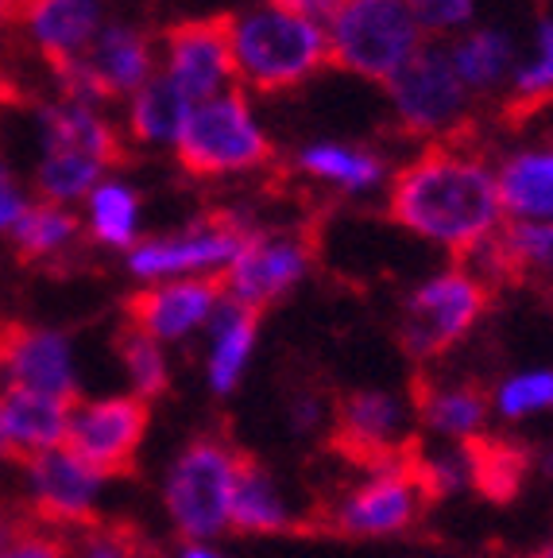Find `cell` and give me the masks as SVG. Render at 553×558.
<instances>
[{"label":"cell","mask_w":553,"mask_h":558,"mask_svg":"<svg viewBox=\"0 0 553 558\" xmlns=\"http://www.w3.org/2000/svg\"><path fill=\"white\" fill-rule=\"evenodd\" d=\"M171 558H229L217 543H186L179 539V547L171 550Z\"/></svg>","instance_id":"ee69618b"},{"label":"cell","mask_w":553,"mask_h":558,"mask_svg":"<svg viewBox=\"0 0 553 558\" xmlns=\"http://www.w3.org/2000/svg\"><path fill=\"white\" fill-rule=\"evenodd\" d=\"M251 226L233 214H213L186 229L163 236H144L128 248V276L139 283H167V279H221Z\"/></svg>","instance_id":"ba28073f"},{"label":"cell","mask_w":553,"mask_h":558,"mask_svg":"<svg viewBox=\"0 0 553 558\" xmlns=\"http://www.w3.org/2000/svg\"><path fill=\"white\" fill-rule=\"evenodd\" d=\"M12 458V450H9V438H4V427H0V465L9 462Z\"/></svg>","instance_id":"bcb514c9"},{"label":"cell","mask_w":553,"mask_h":558,"mask_svg":"<svg viewBox=\"0 0 553 558\" xmlns=\"http://www.w3.org/2000/svg\"><path fill=\"white\" fill-rule=\"evenodd\" d=\"M27 206H32V202H27L20 179L9 171V167L0 163V233H12L16 221L27 214Z\"/></svg>","instance_id":"60d3db41"},{"label":"cell","mask_w":553,"mask_h":558,"mask_svg":"<svg viewBox=\"0 0 553 558\" xmlns=\"http://www.w3.org/2000/svg\"><path fill=\"white\" fill-rule=\"evenodd\" d=\"M460 264L488 291L523 279L553 288V221H507L492 241H484Z\"/></svg>","instance_id":"ac0fdd59"},{"label":"cell","mask_w":553,"mask_h":558,"mask_svg":"<svg viewBox=\"0 0 553 558\" xmlns=\"http://www.w3.org/2000/svg\"><path fill=\"white\" fill-rule=\"evenodd\" d=\"M16 20L54 74L74 66L105 27L101 0H20Z\"/></svg>","instance_id":"d6986e66"},{"label":"cell","mask_w":553,"mask_h":558,"mask_svg":"<svg viewBox=\"0 0 553 558\" xmlns=\"http://www.w3.org/2000/svg\"><path fill=\"white\" fill-rule=\"evenodd\" d=\"M74 403L54 400V396L4 388L0 392V427H4V438H9L12 458L27 462V458H39V453H51L59 446H66Z\"/></svg>","instance_id":"7402d4cb"},{"label":"cell","mask_w":553,"mask_h":558,"mask_svg":"<svg viewBox=\"0 0 553 558\" xmlns=\"http://www.w3.org/2000/svg\"><path fill=\"white\" fill-rule=\"evenodd\" d=\"M314 264V244L306 233L294 229H251L248 241L241 244V253L221 276V291L229 303L248 306V311L263 314L268 306L283 303L306 276Z\"/></svg>","instance_id":"30bf717a"},{"label":"cell","mask_w":553,"mask_h":558,"mask_svg":"<svg viewBox=\"0 0 553 558\" xmlns=\"http://www.w3.org/2000/svg\"><path fill=\"white\" fill-rule=\"evenodd\" d=\"M86 233L105 248H124L139 241V198L128 183L105 179L94 194L86 198Z\"/></svg>","instance_id":"f546056e"},{"label":"cell","mask_w":553,"mask_h":558,"mask_svg":"<svg viewBox=\"0 0 553 558\" xmlns=\"http://www.w3.org/2000/svg\"><path fill=\"white\" fill-rule=\"evenodd\" d=\"M298 171L345 194L376 191L383 183V159L353 144H310L298 151Z\"/></svg>","instance_id":"4316f807"},{"label":"cell","mask_w":553,"mask_h":558,"mask_svg":"<svg viewBox=\"0 0 553 558\" xmlns=\"http://www.w3.org/2000/svg\"><path fill=\"white\" fill-rule=\"evenodd\" d=\"M174 156L182 171L198 179H225V174L260 171L263 163L275 159V148L244 94L229 89V94L194 105L174 140Z\"/></svg>","instance_id":"8992f818"},{"label":"cell","mask_w":553,"mask_h":558,"mask_svg":"<svg viewBox=\"0 0 553 558\" xmlns=\"http://www.w3.org/2000/svg\"><path fill=\"white\" fill-rule=\"evenodd\" d=\"M163 74L191 105L229 94L236 82L229 16L174 24L163 35Z\"/></svg>","instance_id":"2e32d148"},{"label":"cell","mask_w":553,"mask_h":558,"mask_svg":"<svg viewBox=\"0 0 553 558\" xmlns=\"http://www.w3.org/2000/svg\"><path fill=\"white\" fill-rule=\"evenodd\" d=\"M415 400L388 388H356L333 403L329 435L356 465L395 462L415 450Z\"/></svg>","instance_id":"8fae6325"},{"label":"cell","mask_w":553,"mask_h":558,"mask_svg":"<svg viewBox=\"0 0 553 558\" xmlns=\"http://www.w3.org/2000/svg\"><path fill=\"white\" fill-rule=\"evenodd\" d=\"M418 27L433 35H450L472 20V0H407Z\"/></svg>","instance_id":"74e56055"},{"label":"cell","mask_w":553,"mask_h":558,"mask_svg":"<svg viewBox=\"0 0 553 558\" xmlns=\"http://www.w3.org/2000/svg\"><path fill=\"white\" fill-rule=\"evenodd\" d=\"M16 9H20V0H0V35L9 32V24L16 20Z\"/></svg>","instance_id":"f6af8a7d"},{"label":"cell","mask_w":553,"mask_h":558,"mask_svg":"<svg viewBox=\"0 0 553 558\" xmlns=\"http://www.w3.org/2000/svg\"><path fill=\"white\" fill-rule=\"evenodd\" d=\"M426 497L415 470V450L395 462L360 465L353 481L325 508V527L345 539H395L422 520Z\"/></svg>","instance_id":"5b68a950"},{"label":"cell","mask_w":553,"mask_h":558,"mask_svg":"<svg viewBox=\"0 0 553 558\" xmlns=\"http://www.w3.org/2000/svg\"><path fill=\"white\" fill-rule=\"evenodd\" d=\"M256 345H260V314L225 299L206 330V365H201L206 388L217 400H229L241 388L256 357Z\"/></svg>","instance_id":"44dd1931"},{"label":"cell","mask_w":553,"mask_h":558,"mask_svg":"<svg viewBox=\"0 0 553 558\" xmlns=\"http://www.w3.org/2000/svg\"><path fill=\"white\" fill-rule=\"evenodd\" d=\"M545 411H553V368H519L492 388V415L503 423H527Z\"/></svg>","instance_id":"836d02e7"},{"label":"cell","mask_w":553,"mask_h":558,"mask_svg":"<svg viewBox=\"0 0 553 558\" xmlns=\"http://www.w3.org/2000/svg\"><path fill=\"white\" fill-rule=\"evenodd\" d=\"M27 532V523H24V515L16 512V508H9V505H0V550H9L12 543L20 539V535Z\"/></svg>","instance_id":"b9f144b4"},{"label":"cell","mask_w":553,"mask_h":558,"mask_svg":"<svg viewBox=\"0 0 553 558\" xmlns=\"http://www.w3.org/2000/svg\"><path fill=\"white\" fill-rule=\"evenodd\" d=\"M147 427H151V403L136 400L132 392L94 396L78 400L70 411L66 446L101 477L113 481L136 470Z\"/></svg>","instance_id":"7c38bea8"},{"label":"cell","mask_w":553,"mask_h":558,"mask_svg":"<svg viewBox=\"0 0 553 558\" xmlns=\"http://www.w3.org/2000/svg\"><path fill=\"white\" fill-rule=\"evenodd\" d=\"M0 380L16 392H39L70 403L82 400L74 341L51 326L0 323Z\"/></svg>","instance_id":"5bb4252c"},{"label":"cell","mask_w":553,"mask_h":558,"mask_svg":"<svg viewBox=\"0 0 553 558\" xmlns=\"http://www.w3.org/2000/svg\"><path fill=\"white\" fill-rule=\"evenodd\" d=\"M225 303L221 279H167L147 283L128 299V326L156 338L159 345H179L194 333L209 330Z\"/></svg>","instance_id":"e0dca14e"},{"label":"cell","mask_w":553,"mask_h":558,"mask_svg":"<svg viewBox=\"0 0 553 558\" xmlns=\"http://www.w3.org/2000/svg\"><path fill=\"white\" fill-rule=\"evenodd\" d=\"M105 171H109V163L82 156V151H44V159L35 167V191H39V202L74 206V202H86L105 183Z\"/></svg>","instance_id":"4dcf8cb0"},{"label":"cell","mask_w":553,"mask_h":558,"mask_svg":"<svg viewBox=\"0 0 553 558\" xmlns=\"http://www.w3.org/2000/svg\"><path fill=\"white\" fill-rule=\"evenodd\" d=\"M550 97H553V16H545L542 24H538L534 59L515 70V78H511L507 113L527 117V113H534L538 105L550 101Z\"/></svg>","instance_id":"e575fe53"},{"label":"cell","mask_w":553,"mask_h":558,"mask_svg":"<svg viewBox=\"0 0 553 558\" xmlns=\"http://www.w3.org/2000/svg\"><path fill=\"white\" fill-rule=\"evenodd\" d=\"M530 470V458L523 450L507 442H495V438H480L476 442V488L484 497L507 500L515 497V488L523 485Z\"/></svg>","instance_id":"d590c367"},{"label":"cell","mask_w":553,"mask_h":558,"mask_svg":"<svg viewBox=\"0 0 553 558\" xmlns=\"http://www.w3.org/2000/svg\"><path fill=\"white\" fill-rule=\"evenodd\" d=\"M39 129H44V151H82V156H94L109 167L121 163V136L86 101L62 97L59 105H44Z\"/></svg>","instance_id":"d4e9b609"},{"label":"cell","mask_w":553,"mask_h":558,"mask_svg":"<svg viewBox=\"0 0 553 558\" xmlns=\"http://www.w3.org/2000/svg\"><path fill=\"white\" fill-rule=\"evenodd\" d=\"M78 558H147V547L128 532V527H113V523H94L78 535Z\"/></svg>","instance_id":"8d00e7d4"},{"label":"cell","mask_w":553,"mask_h":558,"mask_svg":"<svg viewBox=\"0 0 553 558\" xmlns=\"http://www.w3.org/2000/svg\"><path fill=\"white\" fill-rule=\"evenodd\" d=\"M0 558H70V547L47 527H27L9 550H0Z\"/></svg>","instance_id":"ab89813d"},{"label":"cell","mask_w":553,"mask_h":558,"mask_svg":"<svg viewBox=\"0 0 553 558\" xmlns=\"http://www.w3.org/2000/svg\"><path fill=\"white\" fill-rule=\"evenodd\" d=\"M450 59L468 94H488L515 66V44L500 27H476V32L460 35L457 44L450 47Z\"/></svg>","instance_id":"83f0119b"},{"label":"cell","mask_w":553,"mask_h":558,"mask_svg":"<svg viewBox=\"0 0 553 558\" xmlns=\"http://www.w3.org/2000/svg\"><path fill=\"white\" fill-rule=\"evenodd\" d=\"M116 357H121L128 392L136 400L151 403L171 392V357H167V345H159L156 338H147L136 326H124L116 333Z\"/></svg>","instance_id":"1f68e13d"},{"label":"cell","mask_w":553,"mask_h":558,"mask_svg":"<svg viewBox=\"0 0 553 558\" xmlns=\"http://www.w3.org/2000/svg\"><path fill=\"white\" fill-rule=\"evenodd\" d=\"M329 62L388 86L426 44L407 0H341L325 20Z\"/></svg>","instance_id":"277c9868"},{"label":"cell","mask_w":553,"mask_h":558,"mask_svg":"<svg viewBox=\"0 0 553 558\" xmlns=\"http://www.w3.org/2000/svg\"><path fill=\"white\" fill-rule=\"evenodd\" d=\"M156 78L151 39L132 24H105L74 66L59 70L62 97L94 105L97 97H124Z\"/></svg>","instance_id":"9a60e30c"},{"label":"cell","mask_w":553,"mask_h":558,"mask_svg":"<svg viewBox=\"0 0 553 558\" xmlns=\"http://www.w3.org/2000/svg\"><path fill=\"white\" fill-rule=\"evenodd\" d=\"M194 105L171 86L163 70H159L156 78L139 86L132 94V105H128V132L139 140V144H171L179 140L182 124L191 117Z\"/></svg>","instance_id":"f1b7e54d"},{"label":"cell","mask_w":553,"mask_h":558,"mask_svg":"<svg viewBox=\"0 0 553 558\" xmlns=\"http://www.w3.org/2000/svg\"><path fill=\"white\" fill-rule=\"evenodd\" d=\"M388 214L395 226L453 256H472L503 229V206L495 171L468 148L433 144L388 186Z\"/></svg>","instance_id":"6da1fadb"},{"label":"cell","mask_w":553,"mask_h":558,"mask_svg":"<svg viewBox=\"0 0 553 558\" xmlns=\"http://www.w3.org/2000/svg\"><path fill=\"white\" fill-rule=\"evenodd\" d=\"M507 221H553V148L511 151L495 171Z\"/></svg>","instance_id":"603a6c76"},{"label":"cell","mask_w":553,"mask_h":558,"mask_svg":"<svg viewBox=\"0 0 553 558\" xmlns=\"http://www.w3.org/2000/svg\"><path fill=\"white\" fill-rule=\"evenodd\" d=\"M244 458L225 435H198L167 462L163 512L171 532L186 543H217L233 532V497Z\"/></svg>","instance_id":"3957f363"},{"label":"cell","mask_w":553,"mask_h":558,"mask_svg":"<svg viewBox=\"0 0 553 558\" xmlns=\"http://www.w3.org/2000/svg\"><path fill=\"white\" fill-rule=\"evenodd\" d=\"M268 4H279V9H291V12H303V16H329V12L337 9L341 0H268Z\"/></svg>","instance_id":"7bdbcfd3"},{"label":"cell","mask_w":553,"mask_h":558,"mask_svg":"<svg viewBox=\"0 0 553 558\" xmlns=\"http://www.w3.org/2000/svg\"><path fill=\"white\" fill-rule=\"evenodd\" d=\"M415 470L430 500L457 497L465 488H476V442H438L433 450H415Z\"/></svg>","instance_id":"d6a6232c"},{"label":"cell","mask_w":553,"mask_h":558,"mask_svg":"<svg viewBox=\"0 0 553 558\" xmlns=\"http://www.w3.org/2000/svg\"><path fill=\"white\" fill-rule=\"evenodd\" d=\"M410 400H415L418 430H426L433 442L472 446L488 438L492 392L476 380H418Z\"/></svg>","instance_id":"ffe728a7"},{"label":"cell","mask_w":553,"mask_h":558,"mask_svg":"<svg viewBox=\"0 0 553 558\" xmlns=\"http://www.w3.org/2000/svg\"><path fill=\"white\" fill-rule=\"evenodd\" d=\"M298 527V512L291 505V493L279 485V477L256 458H244L241 481L233 497V532L236 535H286Z\"/></svg>","instance_id":"cb8c5ba5"},{"label":"cell","mask_w":553,"mask_h":558,"mask_svg":"<svg viewBox=\"0 0 553 558\" xmlns=\"http://www.w3.org/2000/svg\"><path fill=\"white\" fill-rule=\"evenodd\" d=\"M109 477L86 465L70 446L24 462V505L35 520L51 527H74L86 532L97 523Z\"/></svg>","instance_id":"4fadbf2b"},{"label":"cell","mask_w":553,"mask_h":558,"mask_svg":"<svg viewBox=\"0 0 553 558\" xmlns=\"http://www.w3.org/2000/svg\"><path fill=\"white\" fill-rule=\"evenodd\" d=\"M82 218L70 206H54V202H32L27 214L12 229V248L24 264H47L66 256L82 236Z\"/></svg>","instance_id":"484cf974"},{"label":"cell","mask_w":553,"mask_h":558,"mask_svg":"<svg viewBox=\"0 0 553 558\" xmlns=\"http://www.w3.org/2000/svg\"><path fill=\"white\" fill-rule=\"evenodd\" d=\"M388 97L403 132L445 144L468 121V97L472 94L453 70L450 47L422 44V51L388 82Z\"/></svg>","instance_id":"9c48e42d"},{"label":"cell","mask_w":553,"mask_h":558,"mask_svg":"<svg viewBox=\"0 0 553 558\" xmlns=\"http://www.w3.org/2000/svg\"><path fill=\"white\" fill-rule=\"evenodd\" d=\"M286 423H291L294 435L329 430V423H333V403L318 400V396H298V400L286 403Z\"/></svg>","instance_id":"f35d334b"},{"label":"cell","mask_w":553,"mask_h":558,"mask_svg":"<svg viewBox=\"0 0 553 558\" xmlns=\"http://www.w3.org/2000/svg\"><path fill=\"white\" fill-rule=\"evenodd\" d=\"M236 82L256 94H279L310 82L329 62L325 24L303 12L260 4L229 16Z\"/></svg>","instance_id":"7a4b0ae2"},{"label":"cell","mask_w":553,"mask_h":558,"mask_svg":"<svg viewBox=\"0 0 553 558\" xmlns=\"http://www.w3.org/2000/svg\"><path fill=\"white\" fill-rule=\"evenodd\" d=\"M492 291L465 268H445L422 279L398 314V345L415 365H430L460 345L484 318Z\"/></svg>","instance_id":"52a82bcc"}]
</instances>
